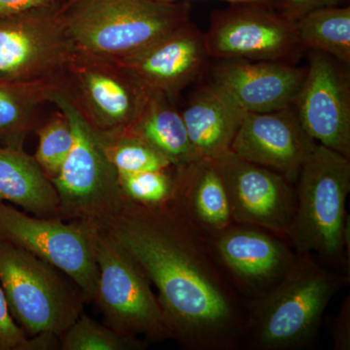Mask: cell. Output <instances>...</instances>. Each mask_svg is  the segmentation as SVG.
I'll list each match as a JSON object with an SVG mask.
<instances>
[{"label":"cell","instance_id":"cell-9","mask_svg":"<svg viewBox=\"0 0 350 350\" xmlns=\"http://www.w3.org/2000/svg\"><path fill=\"white\" fill-rule=\"evenodd\" d=\"M54 87L100 133L133 125L151 96V91L118 62L77 50Z\"/></svg>","mask_w":350,"mask_h":350},{"label":"cell","instance_id":"cell-2","mask_svg":"<svg viewBox=\"0 0 350 350\" xmlns=\"http://www.w3.org/2000/svg\"><path fill=\"white\" fill-rule=\"evenodd\" d=\"M349 275L323 268L312 254H297L287 275L269 292L246 301L244 347L256 350L306 349L319 334L327 306Z\"/></svg>","mask_w":350,"mask_h":350},{"label":"cell","instance_id":"cell-29","mask_svg":"<svg viewBox=\"0 0 350 350\" xmlns=\"http://www.w3.org/2000/svg\"><path fill=\"white\" fill-rule=\"evenodd\" d=\"M349 0H282L278 9L287 19L298 21L306 14L327 8V7L345 6Z\"/></svg>","mask_w":350,"mask_h":350},{"label":"cell","instance_id":"cell-1","mask_svg":"<svg viewBox=\"0 0 350 350\" xmlns=\"http://www.w3.org/2000/svg\"><path fill=\"white\" fill-rule=\"evenodd\" d=\"M101 231L155 285L170 337L182 349L244 347L245 299L219 264L208 237L172 202L146 206L125 199Z\"/></svg>","mask_w":350,"mask_h":350},{"label":"cell","instance_id":"cell-5","mask_svg":"<svg viewBox=\"0 0 350 350\" xmlns=\"http://www.w3.org/2000/svg\"><path fill=\"white\" fill-rule=\"evenodd\" d=\"M47 100L66 113L73 131V145L53 185L59 198V218L83 220L103 230L121 209L124 198L118 172L105 156L98 133L56 87Z\"/></svg>","mask_w":350,"mask_h":350},{"label":"cell","instance_id":"cell-6","mask_svg":"<svg viewBox=\"0 0 350 350\" xmlns=\"http://www.w3.org/2000/svg\"><path fill=\"white\" fill-rule=\"evenodd\" d=\"M0 285L13 319L29 336L61 337L83 314L82 291L66 273L0 239Z\"/></svg>","mask_w":350,"mask_h":350},{"label":"cell","instance_id":"cell-14","mask_svg":"<svg viewBox=\"0 0 350 350\" xmlns=\"http://www.w3.org/2000/svg\"><path fill=\"white\" fill-rule=\"evenodd\" d=\"M234 223L257 226L286 239L296 211V189L275 170L232 152L216 159Z\"/></svg>","mask_w":350,"mask_h":350},{"label":"cell","instance_id":"cell-7","mask_svg":"<svg viewBox=\"0 0 350 350\" xmlns=\"http://www.w3.org/2000/svg\"><path fill=\"white\" fill-rule=\"evenodd\" d=\"M66 2L0 18V82L54 86L76 52Z\"/></svg>","mask_w":350,"mask_h":350},{"label":"cell","instance_id":"cell-31","mask_svg":"<svg viewBox=\"0 0 350 350\" xmlns=\"http://www.w3.org/2000/svg\"><path fill=\"white\" fill-rule=\"evenodd\" d=\"M66 0H0V18L56 5Z\"/></svg>","mask_w":350,"mask_h":350},{"label":"cell","instance_id":"cell-23","mask_svg":"<svg viewBox=\"0 0 350 350\" xmlns=\"http://www.w3.org/2000/svg\"><path fill=\"white\" fill-rule=\"evenodd\" d=\"M299 40L306 51H319L350 66V6L317 9L296 21Z\"/></svg>","mask_w":350,"mask_h":350},{"label":"cell","instance_id":"cell-30","mask_svg":"<svg viewBox=\"0 0 350 350\" xmlns=\"http://www.w3.org/2000/svg\"><path fill=\"white\" fill-rule=\"evenodd\" d=\"M334 349H350V297L342 301L333 325Z\"/></svg>","mask_w":350,"mask_h":350},{"label":"cell","instance_id":"cell-21","mask_svg":"<svg viewBox=\"0 0 350 350\" xmlns=\"http://www.w3.org/2000/svg\"><path fill=\"white\" fill-rule=\"evenodd\" d=\"M126 130L144 140L174 167H183L200 159L189 137L181 111L174 100L162 93L151 92L144 111Z\"/></svg>","mask_w":350,"mask_h":350},{"label":"cell","instance_id":"cell-11","mask_svg":"<svg viewBox=\"0 0 350 350\" xmlns=\"http://www.w3.org/2000/svg\"><path fill=\"white\" fill-rule=\"evenodd\" d=\"M204 33L211 59L298 64L306 51L296 23L275 7L230 4L213 11Z\"/></svg>","mask_w":350,"mask_h":350},{"label":"cell","instance_id":"cell-16","mask_svg":"<svg viewBox=\"0 0 350 350\" xmlns=\"http://www.w3.org/2000/svg\"><path fill=\"white\" fill-rule=\"evenodd\" d=\"M204 33L191 21L146 49L118 62L149 91L175 100L209 70Z\"/></svg>","mask_w":350,"mask_h":350},{"label":"cell","instance_id":"cell-33","mask_svg":"<svg viewBox=\"0 0 350 350\" xmlns=\"http://www.w3.org/2000/svg\"><path fill=\"white\" fill-rule=\"evenodd\" d=\"M78 1V0H66V3H72V2Z\"/></svg>","mask_w":350,"mask_h":350},{"label":"cell","instance_id":"cell-12","mask_svg":"<svg viewBox=\"0 0 350 350\" xmlns=\"http://www.w3.org/2000/svg\"><path fill=\"white\" fill-rule=\"evenodd\" d=\"M208 239L219 264L245 301L275 287L296 261L286 239L257 226L232 223Z\"/></svg>","mask_w":350,"mask_h":350},{"label":"cell","instance_id":"cell-19","mask_svg":"<svg viewBox=\"0 0 350 350\" xmlns=\"http://www.w3.org/2000/svg\"><path fill=\"white\" fill-rule=\"evenodd\" d=\"M170 202L208 238L234 223L224 180L214 160L200 159L176 167Z\"/></svg>","mask_w":350,"mask_h":350},{"label":"cell","instance_id":"cell-27","mask_svg":"<svg viewBox=\"0 0 350 350\" xmlns=\"http://www.w3.org/2000/svg\"><path fill=\"white\" fill-rule=\"evenodd\" d=\"M125 199L146 206H160L172 200L176 186V167L160 170L118 174Z\"/></svg>","mask_w":350,"mask_h":350},{"label":"cell","instance_id":"cell-15","mask_svg":"<svg viewBox=\"0 0 350 350\" xmlns=\"http://www.w3.org/2000/svg\"><path fill=\"white\" fill-rule=\"evenodd\" d=\"M317 144L304 130L291 105L276 111L246 112L231 152L275 170L295 185L301 165Z\"/></svg>","mask_w":350,"mask_h":350},{"label":"cell","instance_id":"cell-20","mask_svg":"<svg viewBox=\"0 0 350 350\" xmlns=\"http://www.w3.org/2000/svg\"><path fill=\"white\" fill-rule=\"evenodd\" d=\"M0 202L39 217L59 218L56 189L24 146H0Z\"/></svg>","mask_w":350,"mask_h":350},{"label":"cell","instance_id":"cell-32","mask_svg":"<svg viewBox=\"0 0 350 350\" xmlns=\"http://www.w3.org/2000/svg\"><path fill=\"white\" fill-rule=\"evenodd\" d=\"M155 1L160 2H178V1H190L191 0H155ZM217 1L227 2L229 4H264L275 7V8H280L282 0H217Z\"/></svg>","mask_w":350,"mask_h":350},{"label":"cell","instance_id":"cell-26","mask_svg":"<svg viewBox=\"0 0 350 350\" xmlns=\"http://www.w3.org/2000/svg\"><path fill=\"white\" fill-rule=\"evenodd\" d=\"M36 133L38 146L34 159L46 176L52 180L59 174L72 148V126L66 113L59 109L43 121Z\"/></svg>","mask_w":350,"mask_h":350},{"label":"cell","instance_id":"cell-8","mask_svg":"<svg viewBox=\"0 0 350 350\" xmlns=\"http://www.w3.org/2000/svg\"><path fill=\"white\" fill-rule=\"evenodd\" d=\"M100 229L83 220L39 217L0 202V239L29 251L66 273L92 303L98 287L96 241Z\"/></svg>","mask_w":350,"mask_h":350},{"label":"cell","instance_id":"cell-10","mask_svg":"<svg viewBox=\"0 0 350 350\" xmlns=\"http://www.w3.org/2000/svg\"><path fill=\"white\" fill-rule=\"evenodd\" d=\"M98 287L94 303L105 324L124 335L150 342L169 340L162 308L151 282L137 262L108 238L105 232L96 241Z\"/></svg>","mask_w":350,"mask_h":350},{"label":"cell","instance_id":"cell-17","mask_svg":"<svg viewBox=\"0 0 350 350\" xmlns=\"http://www.w3.org/2000/svg\"><path fill=\"white\" fill-rule=\"evenodd\" d=\"M209 70V82L243 111L253 113L293 105L306 75V68L297 64L246 59H219Z\"/></svg>","mask_w":350,"mask_h":350},{"label":"cell","instance_id":"cell-24","mask_svg":"<svg viewBox=\"0 0 350 350\" xmlns=\"http://www.w3.org/2000/svg\"><path fill=\"white\" fill-rule=\"evenodd\" d=\"M101 147L118 174L160 170L174 167L162 154L128 130L100 133Z\"/></svg>","mask_w":350,"mask_h":350},{"label":"cell","instance_id":"cell-4","mask_svg":"<svg viewBox=\"0 0 350 350\" xmlns=\"http://www.w3.org/2000/svg\"><path fill=\"white\" fill-rule=\"evenodd\" d=\"M190 1L78 0L66 3L76 50L121 62L191 21Z\"/></svg>","mask_w":350,"mask_h":350},{"label":"cell","instance_id":"cell-3","mask_svg":"<svg viewBox=\"0 0 350 350\" xmlns=\"http://www.w3.org/2000/svg\"><path fill=\"white\" fill-rule=\"evenodd\" d=\"M296 211L286 239L297 254L317 253L349 275L350 159L317 144L295 183Z\"/></svg>","mask_w":350,"mask_h":350},{"label":"cell","instance_id":"cell-18","mask_svg":"<svg viewBox=\"0 0 350 350\" xmlns=\"http://www.w3.org/2000/svg\"><path fill=\"white\" fill-rule=\"evenodd\" d=\"M245 113L213 83L195 89L181 114L200 158L216 160L230 153Z\"/></svg>","mask_w":350,"mask_h":350},{"label":"cell","instance_id":"cell-28","mask_svg":"<svg viewBox=\"0 0 350 350\" xmlns=\"http://www.w3.org/2000/svg\"><path fill=\"white\" fill-rule=\"evenodd\" d=\"M56 349H59V338L57 336L41 334L31 337L18 325L0 285V350Z\"/></svg>","mask_w":350,"mask_h":350},{"label":"cell","instance_id":"cell-22","mask_svg":"<svg viewBox=\"0 0 350 350\" xmlns=\"http://www.w3.org/2000/svg\"><path fill=\"white\" fill-rule=\"evenodd\" d=\"M45 84L0 82V142L24 146L25 138L43 120L41 108L47 100Z\"/></svg>","mask_w":350,"mask_h":350},{"label":"cell","instance_id":"cell-25","mask_svg":"<svg viewBox=\"0 0 350 350\" xmlns=\"http://www.w3.org/2000/svg\"><path fill=\"white\" fill-rule=\"evenodd\" d=\"M148 347L146 340L124 335L85 314L59 337L61 350H144Z\"/></svg>","mask_w":350,"mask_h":350},{"label":"cell","instance_id":"cell-13","mask_svg":"<svg viewBox=\"0 0 350 350\" xmlns=\"http://www.w3.org/2000/svg\"><path fill=\"white\" fill-rule=\"evenodd\" d=\"M306 52L308 64L295 111L317 144L350 159V66L325 53Z\"/></svg>","mask_w":350,"mask_h":350}]
</instances>
